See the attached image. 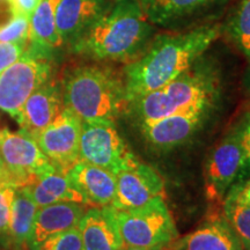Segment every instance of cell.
I'll return each instance as SVG.
<instances>
[{
  "instance_id": "4",
  "label": "cell",
  "mask_w": 250,
  "mask_h": 250,
  "mask_svg": "<svg viewBox=\"0 0 250 250\" xmlns=\"http://www.w3.org/2000/svg\"><path fill=\"white\" fill-rule=\"evenodd\" d=\"M115 217L124 246L137 248H166L179 239L164 197L130 210H115Z\"/></svg>"
},
{
  "instance_id": "16",
  "label": "cell",
  "mask_w": 250,
  "mask_h": 250,
  "mask_svg": "<svg viewBox=\"0 0 250 250\" xmlns=\"http://www.w3.org/2000/svg\"><path fill=\"white\" fill-rule=\"evenodd\" d=\"M67 177L88 206H111L116 195V175L83 161H78Z\"/></svg>"
},
{
  "instance_id": "19",
  "label": "cell",
  "mask_w": 250,
  "mask_h": 250,
  "mask_svg": "<svg viewBox=\"0 0 250 250\" xmlns=\"http://www.w3.org/2000/svg\"><path fill=\"white\" fill-rule=\"evenodd\" d=\"M20 189L26 190L39 208L56 203H78L88 206L83 196L71 183L67 175L57 169L39 175L27 187Z\"/></svg>"
},
{
  "instance_id": "6",
  "label": "cell",
  "mask_w": 250,
  "mask_h": 250,
  "mask_svg": "<svg viewBox=\"0 0 250 250\" xmlns=\"http://www.w3.org/2000/svg\"><path fill=\"white\" fill-rule=\"evenodd\" d=\"M49 56L30 48L19 61L0 73V110L18 122L24 102L51 76Z\"/></svg>"
},
{
  "instance_id": "37",
  "label": "cell",
  "mask_w": 250,
  "mask_h": 250,
  "mask_svg": "<svg viewBox=\"0 0 250 250\" xmlns=\"http://www.w3.org/2000/svg\"><path fill=\"white\" fill-rule=\"evenodd\" d=\"M248 250H250V249H248Z\"/></svg>"
},
{
  "instance_id": "2",
  "label": "cell",
  "mask_w": 250,
  "mask_h": 250,
  "mask_svg": "<svg viewBox=\"0 0 250 250\" xmlns=\"http://www.w3.org/2000/svg\"><path fill=\"white\" fill-rule=\"evenodd\" d=\"M152 23L137 0H121L103 12L73 43L74 51L99 62H129L151 43Z\"/></svg>"
},
{
  "instance_id": "27",
  "label": "cell",
  "mask_w": 250,
  "mask_h": 250,
  "mask_svg": "<svg viewBox=\"0 0 250 250\" xmlns=\"http://www.w3.org/2000/svg\"><path fill=\"white\" fill-rule=\"evenodd\" d=\"M39 250H83L79 227L49 237Z\"/></svg>"
},
{
  "instance_id": "24",
  "label": "cell",
  "mask_w": 250,
  "mask_h": 250,
  "mask_svg": "<svg viewBox=\"0 0 250 250\" xmlns=\"http://www.w3.org/2000/svg\"><path fill=\"white\" fill-rule=\"evenodd\" d=\"M227 30L240 51L250 61V0H240Z\"/></svg>"
},
{
  "instance_id": "34",
  "label": "cell",
  "mask_w": 250,
  "mask_h": 250,
  "mask_svg": "<svg viewBox=\"0 0 250 250\" xmlns=\"http://www.w3.org/2000/svg\"><path fill=\"white\" fill-rule=\"evenodd\" d=\"M1 176H2V166H1V161H0V181H1Z\"/></svg>"
},
{
  "instance_id": "29",
  "label": "cell",
  "mask_w": 250,
  "mask_h": 250,
  "mask_svg": "<svg viewBox=\"0 0 250 250\" xmlns=\"http://www.w3.org/2000/svg\"><path fill=\"white\" fill-rule=\"evenodd\" d=\"M27 48L21 43H0V73L22 57Z\"/></svg>"
},
{
  "instance_id": "11",
  "label": "cell",
  "mask_w": 250,
  "mask_h": 250,
  "mask_svg": "<svg viewBox=\"0 0 250 250\" xmlns=\"http://www.w3.org/2000/svg\"><path fill=\"white\" fill-rule=\"evenodd\" d=\"M165 182L152 166L138 162L116 175V195L111 206L115 210H130L164 197Z\"/></svg>"
},
{
  "instance_id": "8",
  "label": "cell",
  "mask_w": 250,
  "mask_h": 250,
  "mask_svg": "<svg viewBox=\"0 0 250 250\" xmlns=\"http://www.w3.org/2000/svg\"><path fill=\"white\" fill-rule=\"evenodd\" d=\"M177 112H212L219 98L220 83L211 65L197 61L176 79L162 87Z\"/></svg>"
},
{
  "instance_id": "28",
  "label": "cell",
  "mask_w": 250,
  "mask_h": 250,
  "mask_svg": "<svg viewBox=\"0 0 250 250\" xmlns=\"http://www.w3.org/2000/svg\"><path fill=\"white\" fill-rule=\"evenodd\" d=\"M241 129V146L243 151L242 168L236 182H243L250 179V111L240 123Z\"/></svg>"
},
{
  "instance_id": "23",
  "label": "cell",
  "mask_w": 250,
  "mask_h": 250,
  "mask_svg": "<svg viewBox=\"0 0 250 250\" xmlns=\"http://www.w3.org/2000/svg\"><path fill=\"white\" fill-rule=\"evenodd\" d=\"M224 218L239 237L243 249H250V204L240 193V184L229 188L223 201Z\"/></svg>"
},
{
  "instance_id": "17",
  "label": "cell",
  "mask_w": 250,
  "mask_h": 250,
  "mask_svg": "<svg viewBox=\"0 0 250 250\" xmlns=\"http://www.w3.org/2000/svg\"><path fill=\"white\" fill-rule=\"evenodd\" d=\"M170 250H245L223 217H212L197 229L168 246Z\"/></svg>"
},
{
  "instance_id": "14",
  "label": "cell",
  "mask_w": 250,
  "mask_h": 250,
  "mask_svg": "<svg viewBox=\"0 0 250 250\" xmlns=\"http://www.w3.org/2000/svg\"><path fill=\"white\" fill-rule=\"evenodd\" d=\"M83 250H122L124 247L112 206L86 210L79 225Z\"/></svg>"
},
{
  "instance_id": "18",
  "label": "cell",
  "mask_w": 250,
  "mask_h": 250,
  "mask_svg": "<svg viewBox=\"0 0 250 250\" xmlns=\"http://www.w3.org/2000/svg\"><path fill=\"white\" fill-rule=\"evenodd\" d=\"M102 13L100 0H59L56 26L62 44H73Z\"/></svg>"
},
{
  "instance_id": "12",
  "label": "cell",
  "mask_w": 250,
  "mask_h": 250,
  "mask_svg": "<svg viewBox=\"0 0 250 250\" xmlns=\"http://www.w3.org/2000/svg\"><path fill=\"white\" fill-rule=\"evenodd\" d=\"M210 115L211 112H177L138 129L153 149L167 152L190 142L204 127Z\"/></svg>"
},
{
  "instance_id": "33",
  "label": "cell",
  "mask_w": 250,
  "mask_h": 250,
  "mask_svg": "<svg viewBox=\"0 0 250 250\" xmlns=\"http://www.w3.org/2000/svg\"><path fill=\"white\" fill-rule=\"evenodd\" d=\"M166 248H153V249H148V248H137V247H129V246H124L122 250H166Z\"/></svg>"
},
{
  "instance_id": "1",
  "label": "cell",
  "mask_w": 250,
  "mask_h": 250,
  "mask_svg": "<svg viewBox=\"0 0 250 250\" xmlns=\"http://www.w3.org/2000/svg\"><path fill=\"white\" fill-rule=\"evenodd\" d=\"M219 35V24H205L153 40L143 55L124 68L127 102L176 79L202 57Z\"/></svg>"
},
{
  "instance_id": "9",
  "label": "cell",
  "mask_w": 250,
  "mask_h": 250,
  "mask_svg": "<svg viewBox=\"0 0 250 250\" xmlns=\"http://www.w3.org/2000/svg\"><path fill=\"white\" fill-rule=\"evenodd\" d=\"M243 151L240 124L228 132L212 149L205 165V190L208 198L223 202L236 182L242 168Z\"/></svg>"
},
{
  "instance_id": "13",
  "label": "cell",
  "mask_w": 250,
  "mask_h": 250,
  "mask_svg": "<svg viewBox=\"0 0 250 250\" xmlns=\"http://www.w3.org/2000/svg\"><path fill=\"white\" fill-rule=\"evenodd\" d=\"M62 107V86L55 81H46L24 102L18 123L21 130L36 138L55 120Z\"/></svg>"
},
{
  "instance_id": "22",
  "label": "cell",
  "mask_w": 250,
  "mask_h": 250,
  "mask_svg": "<svg viewBox=\"0 0 250 250\" xmlns=\"http://www.w3.org/2000/svg\"><path fill=\"white\" fill-rule=\"evenodd\" d=\"M37 206L24 189H17L11 221H9L7 246L15 250H28Z\"/></svg>"
},
{
  "instance_id": "21",
  "label": "cell",
  "mask_w": 250,
  "mask_h": 250,
  "mask_svg": "<svg viewBox=\"0 0 250 250\" xmlns=\"http://www.w3.org/2000/svg\"><path fill=\"white\" fill-rule=\"evenodd\" d=\"M224 0H139V5L152 24L166 26L191 17Z\"/></svg>"
},
{
  "instance_id": "26",
  "label": "cell",
  "mask_w": 250,
  "mask_h": 250,
  "mask_svg": "<svg viewBox=\"0 0 250 250\" xmlns=\"http://www.w3.org/2000/svg\"><path fill=\"white\" fill-rule=\"evenodd\" d=\"M17 188L7 183H0V243L7 246L8 228Z\"/></svg>"
},
{
  "instance_id": "3",
  "label": "cell",
  "mask_w": 250,
  "mask_h": 250,
  "mask_svg": "<svg viewBox=\"0 0 250 250\" xmlns=\"http://www.w3.org/2000/svg\"><path fill=\"white\" fill-rule=\"evenodd\" d=\"M62 103L81 122H115L126 112L123 76L107 66L83 65L62 80Z\"/></svg>"
},
{
  "instance_id": "31",
  "label": "cell",
  "mask_w": 250,
  "mask_h": 250,
  "mask_svg": "<svg viewBox=\"0 0 250 250\" xmlns=\"http://www.w3.org/2000/svg\"><path fill=\"white\" fill-rule=\"evenodd\" d=\"M240 184V193L245 201L250 204V179L243 182H239Z\"/></svg>"
},
{
  "instance_id": "35",
  "label": "cell",
  "mask_w": 250,
  "mask_h": 250,
  "mask_svg": "<svg viewBox=\"0 0 250 250\" xmlns=\"http://www.w3.org/2000/svg\"><path fill=\"white\" fill-rule=\"evenodd\" d=\"M0 1H1V0H0ZM5 1H9V2H11V0H5Z\"/></svg>"
},
{
  "instance_id": "15",
  "label": "cell",
  "mask_w": 250,
  "mask_h": 250,
  "mask_svg": "<svg viewBox=\"0 0 250 250\" xmlns=\"http://www.w3.org/2000/svg\"><path fill=\"white\" fill-rule=\"evenodd\" d=\"M86 212V205L56 203L37 208L28 250H39L49 237L78 227Z\"/></svg>"
},
{
  "instance_id": "5",
  "label": "cell",
  "mask_w": 250,
  "mask_h": 250,
  "mask_svg": "<svg viewBox=\"0 0 250 250\" xmlns=\"http://www.w3.org/2000/svg\"><path fill=\"white\" fill-rule=\"evenodd\" d=\"M0 161L2 176L0 183L17 189L24 188L39 175L56 169L40 148L36 139L24 131L0 130Z\"/></svg>"
},
{
  "instance_id": "10",
  "label": "cell",
  "mask_w": 250,
  "mask_h": 250,
  "mask_svg": "<svg viewBox=\"0 0 250 250\" xmlns=\"http://www.w3.org/2000/svg\"><path fill=\"white\" fill-rule=\"evenodd\" d=\"M81 125L80 118L64 105L55 120L35 138L46 158L62 174H67L79 161Z\"/></svg>"
},
{
  "instance_id": "7",
  "label": "cell",
  "mask_w": 250,
  "mask_h": 250,
  "mask_svg": "<svg viewBox=\"0 0 250 250\" xmlns=\"http://www.w3.org/2000/svg\"><path fill=\"white\" fill-rule=\"evenodd\" d=\"M79 161L117 175L139 160L118 132L115 122H83Z\"/></svg>"
},
{
  "instance_id": "25",
  "label": "cell",
  "mask_w": 250,
  "mask_h": 250,
  "mask_svg": "<svg viewBox=\"0 0 250 250\" xmlns=\"http://www.w3.org/2000/svg\"><path fill=\"white\" fill-rule=\"evenodd\" d=\"M30 18L13 14L5 24L0 26V43H21L29 45Z\"/></svg>"
},
{
  "instance_id": "36",
  "label": "cell",
  "mask_w": 250,
  "mask_h": 250,
  "mask_svg": "<svg viewBox=\"0 0 250 250\" xmlns=\"http://www.w3.org/2000/svg\"><path fill=\"white\" fill-rule=\"evenodd\" d=\"M166 250H170V249H169V248H168V247H167V249H166Z\"/></svg>"
},
{
  "instance_id": "20",
  "label": "cell",
  "mask_w": 250,
  "mask_h": 250,
  "mask_svg": "<svg viewBox=\"0 0 250 250\" xmlns=\"http://www.w3.org/2000/svg\"><path fill=\"white\" fill-rule=\"evenodd\" d=\"M59 0H42L30 18L29 45L34 51L49 56L62 45L56 26V8Z\"/></svg>"
},
{
  "instance_id": "32",
  "label": "cell",
  "mask_w": 250,
  "mask_h": 250,
  "mask_svg": "<svg viewBox=\"0 0 250 250\" xmlns=\"http://www.w3.org/2000/svg\"><path fill=\"white\" fill-rule=\"evenodd\" d=\"M243 87H245L246 92L250 94V61L248 67H247L245 77H243Z\"/></svg>"
},
{
  "instance_id": "30",
  "label": "cell",
  "mask_w": 250,
  "mask_h": 250,
  "mask_svg": "<svg viewBox=\"0 0 250 250\" xmlns=\"http://www.w3.org/2000/svg\"><path fill=\"white\" fill-rule=\"evenodd\" d=\"M41 1L42 0H11L12 12L13 14H22L31 18Z\"/></svg>"
}]
</instances>
